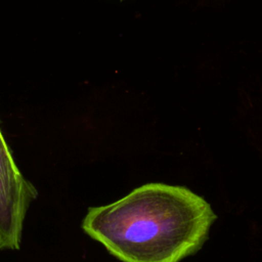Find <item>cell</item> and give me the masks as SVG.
I'll return each mask as SVG.
<instances>
[{
	"label": "cell",
	"instance_id": "1",
	"mask_svg": "<svg viewBox=\"0 0 262 262\" xmlns=\"http://www.w3.org/2000/svg\"><path fill=\"white\" fill-rule=\"evenodd\" d=\"M217 218L189 188L149 182L89 208L82 229L122 262H180L203 248Z\"/></svg>",
	"mask_w": 262,
	"mask_h": 262
},
{
	"label": "cell",
	"instance_id": "2",
	"mask_svg": "<svg viewBox=\"0 0 262 262\" xmlns=\"http://www.w3.org/2000/svg\"><path fill=\"white\" fill-rule=\"evenodd\" d=\"M35 186L19 171L0 129V250H18Z\"/></svg>",
	"mask_w": 262,
	"mask_h": 262
}]
</instances>
